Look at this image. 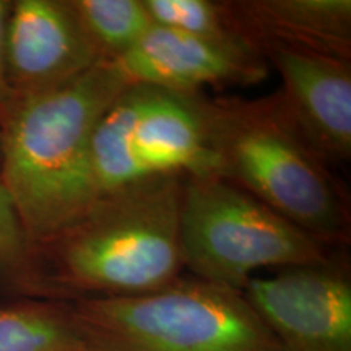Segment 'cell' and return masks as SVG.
Masks as SVG:
<instances>
[{"instance_id":"6da1fadb","label":"cell","mask_w":351,"mask_h":351,"mask_svg":"<svg viewBox=\"0 0 351 351\" xmlns=\"http://www.w3.org/2000/svg\"><path fill=\"white\" fill-rule=\"evenodd\" d=\"M127 85L116 62L101 60L65 85L15 99L0 121V182L32 249L59 234L98 197L93 135Z\"/></svg>"},{"instance_id":"7a4b0ae2","label":"cell","mask_w":351,"mask_h":351,"mask_svg":"<svg viewBox=\"0 0 351 351\" xmlns=\"http://www.w3.org/2000/svg\"><path fill=\"white\" fill-rule=\"evenodd\" d=\"M184 182L166 176L96 197L41 244L52 249L57 282L88 298L142 295L179 280Z\"/></svg>"},{"instance_id":"3957f363","label":"cell","mask_w":351,"mask_h":351,"mask_svg":"<svg viewBox=\"0 0 351 351\" xmlns=\"http://www.w3.org/2000/svg\"><path fill=\"white\" fill-rule=\"evenodd\" d=\"M217 176L236 184L319 243H343L348 213L327 161L307 143L278 93L208 99Z\"/></svg>"},{"instance_id":"277c9868","label":"cell","mask_w":351,"mask_h":351,"mask_svg":"<svg viewBox=\"0 0 351 351\" xmlns=\"http://www.w3.org/2000/svg\"><path fill=\"white\" fill-rule=\"evenodd\" d=\"M69 304L91 351H283L243 293L199 278Z\"/></svg>"},{"instance_id":"5b68a950","label":"cell","mask_w":351,"mask_h":351,"mask_svg":"<svg viewBox=\"0 0 351 351\" xmlns=\"http://www.w3.org/2000/svg\"><path fill=\"white\" fill-rule=\"evenodd\" d=\"M179 245L195 278L236 291L258 270L328 261L322 243L217 174L186 178Z\"/></svg>"},{"instance_id":"8992f818","label":"cell","mask_w":351,"mask_h":351,"mask_svg":"<svg viewBox=\"0 0 351 351\" xmlns=\"http://www.w3.org/2000/svg\"><path fill=\"white\" fill-rule=\"evenodd\" d=\"M91 171L98 195L166 176L217 174L208 98L129 83L96 127Z\"/></svg>"},{"instance_id":"52a82bcc","label":"cell","mask_w":351,"mask_h":351,"mask_svg":"<svg viewBox=\"0 0 351 351\" xmlns=\"http://www.w3.org/2000/svg\"><path fill=\"white\" fill-rule=\"evenodd\" d=\"M241 293L283 351H351V283L330 258L254 276Z\"/></svg>"},{"instance_id":"ba28073f","label":"cell","mask_w":351,"mask_h":351,"mask_svg":"<svg viewBox=\"0 0 351 351\" xmlns=\"http://www.w3.org/2000/svg\"><path fill=\"white\" fill-rule=\"evenodd\" d=\"M72 0H16L5 32V72L15 99L75 80L101 62Z\"/></svg>"},{"instance_id":"9c48e42d","label":"cell","mask_w":351,"mask_h":351,"mask_svg":"<svg viewBox=\"0 0 351 351\" xmlns=\"http://www.w3.org/2000/svg\"><path fill=\"white\" fill-rule=\"evenodd\" d=\"M114 62L129 83L179 93H200L204 86H247L269 73L256 44L213 41L155 25L137 46Z\"/></svg>"},{"instance_id":"30bf717a","label":"cell","mask_w":351,"mask_h":351,"mask_svg":"<svg viewBox=\"0 0 351 351\" xmlns=\"http://www.w3.org/2000/svg\"><path fill=\"white\" fill-rule=\"evenodd\" d=\"M267 62L280 73L278 96L293 124L307 143L327 161L351 156L350 59L314 51L265 44Z\"/></svg>"},{"instance_id":"8fae6325","label":"cell","mask_w":351,"mask_h":351,"mask_svg":"<svg viewBox=\"0 0 351 351\" xmlns=\"http://www.w3.org/2000/svg\"><path fill=\"white\" fill-rule=\"evenodd\" d=\"M230 3L245 36L265 44L351 57L350 0H243Z\"/></svg>"},{"instance_id":"7c38bea8","label":"cell","mask_w":351,"mask_h":351,"mask_svg":"<svg viewBox=\"0 0 351 351\" xmlns=\"http://www.w3.org/2000/svg\"><path fill=\"white\" fill-rule=\"evenodd\" d=\"M0 351H91L69 302L0 307Z\"/></svg>"},{"instance_id":"4fadbf2b","label":"cell","mask_w":351,"mask_h":351,"mask_svg":"<svg viewBox=\"0 0 351 351\" xmlns=\"http://www.w3.org/2000/svg\"><path fill=\"white\" fill-rule=\"evenodd\" d=\"M78 20L103 60H117L153 28L143 0H72Z\"/></svg>"},{"instance_id":"5bb4252c","label":"cell","mask_w":351,"mask_h":351,"mask_svg":"<svg viewBox=\"0 0 351 351\" xmlns=\"http://www.w3.org/2000/svg\"><path fill=\"white\" fill-rule=\"evenodd\" d=\"M143 5L153 25L160 28L213 41L252 43L241 29L228 2L143 0Z\"/></svg>"},{"instance_id":"9a60e30c","label":"cell","mask_w":351,"mask_h":351,"mask_svg":"<svg viewBox=\"0 0 351 351\" xmlns=\"http://www.w3.org/2000/svg\"><path fill=\"white\" fill-rule=\"evenodd\" d=\"M33 249L15 205L0 182V274H23L32 267Z\"/></svg>"},{"instance_id":"2e32d148","label":"cell","mask_w":351,"mask_h":351,"mask_svg":"<svg viewBox=\"0 0 351 351\" xmlns=\"http://www.w3.org/2000/svg\"><path fill=\"white\" fill-rule=\"evenodd\" d=\"M10 3L12 2H7V0H0V121L7 116L15 103V96L8 86L5 72V32Z\"/></svg>"}]
</instances>
